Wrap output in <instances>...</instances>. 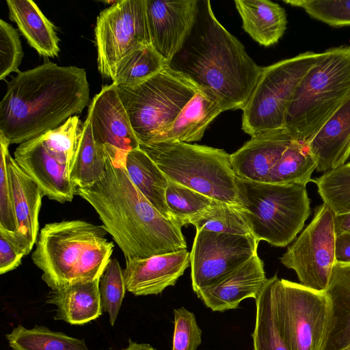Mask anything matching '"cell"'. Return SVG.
Here are the masks:
<instances>
[{"label":"cell","mask_w":350,"mask_h":350,"mask_svg":"<svg viewBox=\"0 0 350 350\" xmlns=\"http://www.w3.org/2000/svg\"><path fill=\"white\" fill-rule=\"evenodd\" d=\"M122 350H157L149 344L137 343L133 341L131 338L128 340V346Z\"/></svg>","instance_id":"bcb514c9"},{"label":"cell","mask_w":350,"mask_h":350,"mask_svg":"<svg viewBox=\"0 0 350 350\" xmlns=\"http://www.w3.org/2000/svg\"><path fill=\"white\" fill-rule=\"evenodd\" d=\"M334 212L325 203L316 207L311 222L280 258L303 286L325 292L336 263Z\"/></svg>","instance_id":"7c38bea8"},{"label":"cell","mask_w":350,"mask_h":350,"mask_svg":"<svg viewBox=\"0 0 350 350\" xmlns=\"http://www.w3.org/2000/svg\"><path fill=\"white\" fill-rule=\"evenodd\" d=\"M253 235L197 230L190 252L192 288L195 293L227 277L257 254Z\"/></svg>","instance_id":"4fadbf2b"},{"label":"cell","mask_w":350,"mask_h":350,"mask_svg":"<svg viewBox=\"0 0 350 350\" xmlns=\"http://www.w3.org/2000/svg\"><path fill=\"white\" fill-rule=\"evenodd\" d=\"M317 166L308 144L293 140L271 170L267 183L306 185Z\"/></svg>","instance_id":"1f68e13d"},{"label":"cell","mask_w":350,"mask_h":350,"mask_svg":"<svg viewBox=\"0 0 350 350\" xmlns=\"http://www.w3.org/2000/svg\"><path fill=\"white\" fill-rule=\"evenodd\" d=\"M223 111L218 100L210 92L199 88L158 142L200 141L210 123Z\"/></svg>","instance_id":"484cf974"},{"label":"cell","mask_w":350,"mask_h":350,"mask_svg":"<svg viewBox=\"0 0 350 350\" xmlns=\"http://www.w3.org/2000/svg\"><path fill=\"white\" fill-rule=\"evenodd\" d=\"M100 74L112 80L118 63L130 52L150 44L146 0H120L100 12L94 28Z\"/></svg>","instance_id":"8fae6325"},{"label":"cell","mask_w":350,"mask_h":350,"mask_svg":"<svg viewBox=\"0 0 350 350\" xmlns=\"http://www.w3.org/2000/svg\"><path fill=\"white\" fill-rule=\"evenodd\" d=\"M8 139L0 132V227L16 232L17 223L14 215L7 159Z\"/></svg>","instance_id":"f35d334b"},{"label":"cell","mask_w":350,"mask_h":350,"mask_svg":"<svg viewBox=\"0 0 350 350\" xmlns=\"http://www.w3.org/2000/svg\"><path fill=\"white\" fill-rule=\"evenodd\" d=\"M344 350H350V346H349V347H348L347 348H346V349H344Z\"/></svg>","instance_id":"7dc6e473"},{"label":"cell","mask_w":350,"mask_h":350,"mask_svg":"<svg viewBox=\"0 0 350 350\" xmlns=\"http://www.w3.org/2000/svg\"><path fill=\"white\" fill-rule=\"evenodd\" d=\"M166 203L172 218L181 227L191 221L214 202L204 194L169 180L165 191Z\"/></svg>","instance_id":"836d02e7"},{"label":"cell","mask_w":350,"mask_h":350,"mask_svg":"<svg viewBox=\"0 0 350 350\" xmlns=\"http://www.w3.org/2000/svg\"><path fill=\"white\" fill-rule=\"evenodd\" d=\"M99 288L103 310L108 313L109 323L113 326L126 290L123 269L116 258L109 262L100 278Z\"/></svg>","instance_id":"d590c367"},{"label":"cell","mask_w":350,"mask_h":350,"mask_svg":"<svg viewBox=\"0 0 350 350\" xmlns=\"http://www.w3.org/2000/svg\"><path fill=\"white\" fill-rule=\"evenodd\" d=\"M325 293L329 313L320 350H344L350 346V263L336 262Z\"/></svg>","instance_id":"44dd1931"},{"label":"cell","mask_w":350,"mask_h":350,"mask_svg":"<svg viewBox=\"0 0 350 350\" xmlns=\"http://www.w3.org/2000/svg\"><path fill=\"white\" fill-rule=\"evenodd\" d=\"M10 18L29 44L37 53L47 57H57L59 38L53 24L31 0H7Z\"/></svg>","instance_id":"d4e9b609"},{"label":"cell","mask_w":350,"mask_h":350,"mask_svg":"<svg viewBox=\"0 0 350 350\" xmlns=\"http://www.w3.org/2000/svg\"><path fill=\"white\" fill-rule=\"evenodd\" d=\"M5 338L13 350H89L84 339L40 325L27 329L19 325Z\"/></svg>","instance_id":"f546056e"},{"label":"cell","mask_w":350,"mask_h":350,"mask_svg":"<svg viewBox=\"0 0 350 350\" xmlns=\"http://www.w3.org/2000/svg\"><path fill=\"white\" fill-rule=\"evenodd\" d=\"M256 300L253 350H291L280 328L267 279Z\"/></svg>","instance_id":"4dcf8cb0"},{"label":"cell","mask_w":350,"mask_h":350,"mask_svg":"<svg viewBox=\"0 0 350 350\" xmlns=\"http://www.w3.org/2000/svg\"><path fill=\"white\" fill-rule=\"evenodd\" d=\"M7 162L17 223L15 236L27 255L39 234V213L44 195L40 187L10 154L8 156Z\"/></svg>","instance_id":"ffe728a7"},{"label":"cell","mask_w":350,"mask_h":350,"mask_svg":"<svg viewBox=\"0 0 350 350\" xmlns=\"http://www.w3.org/2000/svg\"><path fill=\"white\" fill-rule=\"evenodd\" d=\"M335 258L336 262L350 263V233L336 235Z\"/></svg>","instance_id":"7bdbcfd3"},{"label":"cell","mask_w":350,"mask_h":350,"mask_svg":"<svg viewBox=\"0 0 350 350\" xmlns=\"http://www.w3.org/2000/svg\"><path fill=\"white\" fill-rule=\"evenodd\" d=\"M100 280L79 282L49 291L46 302L57 306L54 319L81 325L98 318L103 312Z\"/></svg>","instance_id":"603a6c76"},{"label":"cell","mask_w":350,"mask_h":350,"mask_svg":"<svg viewBox=\"0 0 350 350\" xmlns=\"http://www.w3.org/2000/svg\"><path fill=\"white\" fill-rule=\"evenodd\" d=\"M335 215L350 212V193L343 196L326 204Z\"/></svg>","instance_id":"ee69618b"},{"label":"cell","mask_w":350,"mask_h":350,"mask_svg":"<svg viewBox=\"0 0 350 350\" xmlns=\"http://www.w3.org/2000/svg\"><path fill=\"white\" fill-rule=\"evenodd\" d=\"M197 230L241 235H253L248 221L239 204L215 200L212 205L193 219Z\"/></svg>","instance_id":"d6a6232c"},{"label":"cell","mask_w":350,"mask_h":350,"mask_svg":"<svg viewBox=\"0 0 350 350\" xmlns=\"http://www.w3.org/2000/svg\"><path fill=\"white\" fill-rule=\"evenodd\" d=\"M116 88L140 145L159 142L199 89L168 66L142 83Z\"/></svg>","instance_id":"ba28073f"},{"label":"cell","mask_w":350,"mask_h":350,"mask_svg":"<svg viewBox=\"0 0 350 350\" xmlns=\"http://www.w3.org/2000/svg\"><path fill=\"white\" fill-rule=\"evenodd\" d=\"M14 159L44 196L59 203L73 200L77 187L70 179V167L46 148L41 135L19 144Z\"/></svg>","instance_id":"2e32d148"},{"label":"cell","mask_w":350,"mask_h":350,"mask_svg":"<svg viewBox=\"0 0 350 350\" xmlns=\"http://www.w3.org/2000/svg\"><path fill=\"white\" fill-rule=\"evenodd\" d=\"M167 66V62L151 44H144L118 63L112 83L116 86L137 85L157 75Z\"/></svg>","instance_id":"f1b7e54d"},{"label":"cell","mask_w":350,"mask_h":350,"mask_svg":"<svg viewBox=\"0 0 350 350\" xmlns=\"http://www.w3.org/2000/svg\"><path fill=\"white\" fill-rule=\"evenodd\" d=\"M83 129V123L75 115L41 136L46 148L62 163L70 167Z\"/></svg>","instance_id":"e575fe53"},{"label":"cell","mask_w":350,"mask_h":350,"mask_svg":"<svg viewBox=\"0 0 350 350\" xmlns=\"http://www.w3.org/2000/svg\"><path fill=\"white\" fill-rule=\"evenodd\" d=\"M174 317L172 350H197L202 342V330L194 314L181 307L174 310Z\"/></svg>","instance_id":"ab89813d"},{"label":"cell","mask_w":350,"mask_h":350,"mask_svg":"<svg viewBox=\"0 0 350 350\" xmlns=\"http://www.w3.org/2000/svg\"><path fill=\"white\" fill-rule=\"evenodd\" d=\"M26 255L15 236V232L0 227V274L17 268Z\"/></svg>","instance_id":"b9f144b4"},{"label":"cell","mask_w":350,"mask_h":350,"mask_svg":"<svg viewBox=\"0 0 350 350\" xmlns=\"http://www.w3.org/2000/svg\"><path fill=\"white\" fill-rule=\"evenodd\" d=\"M168 180L212 199L237 204L230 154L222 149L190 143L165 141L139 145Z\"/></svg>","instance_id":"52a82bcc"},{"label":"cell","mask_w":350,"mask_h":350,"mask_svg":"<svg viewBox=\"0 0 350 350\" xmlns=\"http://www.w3.org/2000/svg\"><path fill=\"white\" fill-rule=\"evenodd\" d=\"M244 31L259 44L270 46L278 42L287 25L285 10L269 0H236Z\"/></svg>","instance_id":"cb8c5ba5"},{"label":"cell","mask_w":350,"mask_h":350,"mask_svg":"<svg viewBox=\"0 0 350 350\" xmlns=\"http://www.w3.org/2000/svg\"><path fill=\"white\" fill-rule=\"evenodd\" d=\"M267 282L280 328L291 350H320L329 313L325 292L276 275Z\"/></svg>","instance_id":"30bf717a"},{"label":"cell","mask_w":350,"mask_h":350,"mask_svg":"<svg viewBox=\"0 0 350 350\" xmlns=\"http://www.w3.org/2000/svg\"><path fill=\"white\" fill-rule=\"evenodd\" d=\"M334 228L336 235L342 233H350V212L335 215Z\"/></svg>","instance_id":"f6af8a7d"},{"label":"cell","mask_w":350,"mask_h":350,"mask_svg":"<svg viewBox=\"0 0 350 350\" xmlns=\"http://www.w3.org/2000/svg\"><path fill=\"white\" fill-rule=\"evenodd\" d=\"M237 201L253 236L275 247L291 243L310 214L306 185L235 178Z\"/></svg>","instance_id":"8992f818"},{"label":"cell","mask_w":350,"mask_h":350,"mask_svg":"<svg viewBox=\"0 0 350 350\" xmlns=\"http://www.w3.org/2000/svg\"><path fill=\"white\" fill-rule=\"evenodd\" d=\"M294 140L286 128L252 136L238 150L230 154L237 176L267 183L271 170Z\"/></svg>","instance_id":"ac0fdd59"},{"label":"cell","mask_w":350,"mask_h":350,"mask_svg":"<svg viewBox=\"0 0 350 350\" xmlns=\"http://www.w3.org/2000/svg\"><path fill=\"white\" fill-rule=\"evenodd\" d=\"M126 291L135 296L159 295L174 286L190 264V252L182 250L145 258H125Z\"/></svg>","instance_id":"e0dca14e"},{"label":"cell","mask_w":350,"mask_h":350,"mask_svg":"<svg viewBox=\"0 0 350 350\" xmlns=\"http://www.w3.org/2000/svg\"><path fill=\"white\" fill-rule=\"evenodd\" d=\"M106 170L103 148L92 135L90 120L87 116L83 133L70 164L69 176L77 187H90L103 178Z\"/></svg>","instance_id":"83f0119b"},{"label":"cell","mask_w":350,"mask_h":350,"mask_svg":"<svg viewBox=\"0 0 350 350\" xmlns=\"http://www.w3.org/2000/svg\"><path fill=\"white\" fill-rule=\"evenodd\" d=\"M103 226L81 220L45 224L31 254L51 290L100 278L111 260L114 245Z\"/></svg>","instance_id":"277c9868"},{"label":"cell","mask_w":350,"mask_h":350,"mask_svg":"<svg viewBox=\"0 0 350 350\" xmlns=\"http://www.w3.org/2000/svg\"><path fill=\"white\" fill-rule=\"evenodd\" d=\"M333 27L350 26V0H284Z\"/></svg>","instance_id":"8d00e7d4"},{"label":"cell","mask_w":350,"mask_h":350,"mask_svg":"<svg viewBox=\"0 0 350 350\" xmlns=\"http://www.w3.org/2000/svg\"><path fill=\"white\" fill-rule=\"evenodd\" d=\"M264 264L258 254L218 283L196 294L214 312L237 308L243 299H256L266 280Z\"/></svg>","instance_id":"d6986e66"},{"label":"cell","mask_w":350,"mask_h":350,"mask_svg":"<svg viewBox=\"0 0 350 350\" xmlns=\"http://www.w3.org/2000/svg\"><path fill=\"white\" fill-rule=\"evenodd\" d=\"M87 116L90 120L93 137L100 146H107L124 154L139 148L128 113L113 83L103 86L94 96Z\"/></svg>","instance_id":"9a60e30c"},{"label":"cell","mask_w":350,"mask_h":350,"mask_svg":"<svg viewBox=\"0 0 350 350\" xmlns=\"http://www.w3.org/2000/svg\"><path fill=\"white\" fill-rule=\"evenodd\" d=\"M312 181L317 186L323 203L328 204L350 193V162L326 172Z\"/></svg>","instance_id":"60d3db41"},{"label":"cell","mask_w":350,"mask_h":350,"mask_svg":"<svg viewBox=\"0 0 350 350\" xmlns=\"http://www.w3.org/2000/svg\"><path fill=\"white\" fill-rule=\"evenodd\" d=\"M321 53L306 51L262 68L243 110L242 129L251 137L285 128L295 91Z\"/></svg>","instance_id":"9c48e42d"},{"label":"cell","mask_w":350,"mask_h":350,"mask_svg":"<svg viewBox=\"0 0 350 350\" xmlns=\"http://www.w3.org/2000/svg\"><path fill=\"white\" fill-rule=\"evenodd\" d=\"M102 179L76 195L87 201L125 258H145L187 249L181 226L163 216L138 190L125 169L126 155L104 148Z\"/></svg>","instance_id":"6da1fadb"},{"label":"cell","mask_w":350,"mask_h":350,"mask_svg":"<svg viewBox=\"0 0 350 350\" xmlns=\"http://www.w3.org/2000/svg\"><path fill=\"white\" fill-rule=\"evenodd\" d=\"M198 0H146L150 44L167 62L179 51L189 34Z\"/></svg>","instance_id":"5bb4252c"},{"label":"cell","mask_w":350,"mask_h":350,"mask_svg":"<svg viewBox=\"0 0 350 350\" xmlns=\"http://www.w3.org/2000/svg\"><path fill=\"white\" fill-rule=\"evenodd\" d=\"M308 146L319 172L345 163L350 156V98L322 126Z\"/></svg>","instance_id":"7402d4cb"},{"label":"cell","mask_w":350,"mask_h":350,"mask_svg":"<svg viewBox=\"0 0 350 350\" xmlns=\"http://www.w3.org/2000/svg\"><path fill=\"white\" fill-rule=\"evenodd\" d=\"M124 166L131 180L143 196L163 216L172 219L165 200L169 180L154 161L138 148L126 154Z\"/></svg>","instance_id":"4316f807"},{"label":"cell","mask_w":350,"mask_h":350,"mask_svg":"<svg viewBox=\"0 0 350 350\" xmlns=\"http://www.w3.org/2000/svg\"><path fill=\"white\" fill-rule=\"evenodd\" d=\"M90 100L85 69L49 62L20 72L7 83L0 103V132L21 144L80 113Z\"/></svg>","instance_id":"7a4b0ae2"},{"label":"cell","mask_w":350,"mask_h":350,"mask_svg":"<svg viewBox=\"0 0 350 350\" xmlns=\"http://www.w3.org/2000/svg\"><path fill=\"white\" fill-rule=\"evenodd\" d=\"M168 67L210 92L224 111L243 109L262 68L218 21L208 0H198L193 26Z\"/></svg>","instance_id":"3957f363"},{"label":"cell","mask_w":350,"mask_h":350,"mask_svg":"<svg viewBox=\"0 0 350 350\" xmlns=\"http://www.w3.org/2000/svg\"><path fill=\"white\" fill-rule=\"evenodd\" d=\"M350 98V45L320 53L298 85L285 122L294 140L308 144Z\"/></svg>","instance_id":"5b68a950"},{"label":"cell","mask_w":350,"mask_h":350,"mask_svg":"<svg viewBox=\"0 0 350 350\" xmlns=\"http://www.w3.org/2000/svg\"><path fill=\"white\" fill-rule=\"evenodd\" d=\"M23 46L18 31L3 19L0 20V79L10 73L20 72L23 57Z\"/></svg>","instance_id":"74e56055"}]
</instances>
